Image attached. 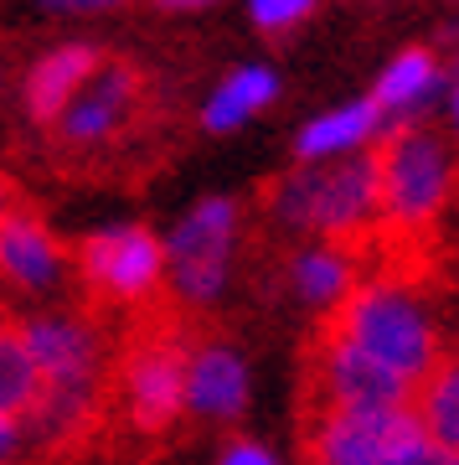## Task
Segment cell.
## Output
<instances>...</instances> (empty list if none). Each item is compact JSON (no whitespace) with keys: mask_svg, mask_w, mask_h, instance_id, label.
I'll use <instances>...</instances> for the list:
<instances>
[{"mask_svg":"<svg viewBox=\"0 0 459 465\" xmlns=\"http://www.w3.org/2000/svg\"><path fill=\"white\" fill-rule=\"evenodd\" d=\"M315 11V0H248V16L263 32H289Z\"/></svg>","mask_w":459,"mask_h":465,"instance_id":"44dd1931","label":"cell"},{"mask_svg":"<svg viewBox=\"0 0 459 465\" xmlns=\"http://www.w3.org/2000/svg\"><path fill=\"white\" fill-rule=\"evenodd\" d=\"M377 202L382 217L393 228H428L444 213V202L454 192V150L444 145L434 130L403 124L382 140L377 150Z\"/></svg>","mask_w":459,"mask_h":465,"instance_id":"3957f363","label":"cell"},{"mask_svg":"<svg viewBox=\"0 0 459 465\" xmlns=\"http://www.w3.org/2000/svg\"><path fill=\"white\" fill-rule=\"evenodd\" d=\"M186 409L201 419H238L248 409V362L228 341L186 351Z\"/></svg>","mask_w":459,"mask_h":465,"instance_id":"7c38bea8","label":"cell"},{"mask_svg":"<svg viewBox=\"0 0 459 465\" xmlns=\"http://www.w3.org/2000/svg\"><path fill=\"white\" fill-rule=\"evenodd\" d=\"M109 5H124V0H42V11H52V16H88V11H109Z\"/></svg>","mask_w":459,"mask_h":465,"instance_id":"603a6c76","label":"cell"},{"mask_svg":"<svg viewBox=\"0 0 459 465\" xmlns=\"http://www.w3.org/2000/svg\"><path fill=\"white\" fill-rule=\"evenodd\" d=\"M454 63H459V32H454Z\"/></svg>","mask_w":459,"mask_h":465,"instance_id":"83f0119b","label":"cell"},{"mask_svg":"<svg viewBox=\"0 0 459 465\" xmlns=\"http://www.w3.org/2000/svg\"><path fill=\"white\" fill-rule=\"evenodd\" d=\"M449 109H454V134H459V84H454V99H449Z\"/></svg>","mask_w":459,"mask_h":465,"instance_id":"4316f807","label":"cell"},{"mask_svg":"<svg viewBox=\"0 0 459 465\" xmlns=\"http://www.w3.org/2000/svg\"><path fill=\"white\" fill-rule=\"evenodd\" d=\"M326 336H341L346 347H356L361 357L382 362L387 372H397V378H408L413 388L444 362L439 331H434L428 311L393 280L356 284V290L336 305Z\"/></svg>","mask_w":459,"mask_h":465,"instance_id":"6da1fadb","label":"cell"},{"mask_svg":"<svg viewBox=\"0 0 459 465\" xmlns=\"http://www.w3.org/2000/svg\"><path fill=\"white\" fill-rule=\"evenodd\" d=\"M238 238V207L228 197H201L165 238V274L186 305H212L228 290V253Z\"/></svg>","mask_w":459,"mask_h":465,"instance_id":"277c9868","label":"cell"},{"mask_svg":"<svg viewBox=\"0 0 459 465\" xmlns=\"http://www.w3.org/2000/svg\"><path fill=\"white\" fill-rule=\"evenodd\" d=\"M16 445H21V424L0 414V460H11V455H16Z\"/></svg>","mask_w":459,"mask_h":465,"instance_id":"cb8c5ba5","label":"cell"},{"mask_svg":"<svg viewBox=\"0 0 459 465\" xmlns=\"http://www.w3.org/2000/svg\"><path fill=\"white\" fill-rule=\"evenodd\" d=\"M413 409H326L310 430V465H382Z\"/></svg>","mask_w":459,"mask_h":465,"instance_id":"ba28073f","label":"cell"},{"mask_svg":"<svg viewBox=\"0 0 459 465\" xmlns=\"http://www.w3.org/2000/svg\"><path fill=\"white\" fill-rule=\"evenodd\" d=\"M165 11H201V5H217V0H161Z\"/></svg>","mask_w":459,"mask_h":465,"instance_id":"d4e9b609","label":"cell"},{"mask_svg":"<svg viewBox=\"0 0 459 465\" xmlns=\"http://www.w3.org/2000/svg\"><path fill=\"white\" fill-rule=\"evenodd\" d=\"M222 465H279V460H274V450L253 445V440H232L222 450Z\"/></svg>","mask_w":459,"mask_h":465,"instance_id":"7402d4cb","label":"cell"},{"mask_svg":"<svg viewBox=\"0 0 459 465\" xmlns=\"http://www.w3.org/2000/svg\"><path fill=\"white\" fill-rule=\"evenodd\" d=\"M320 399L326 409H361V414H377V409H413V382L387 372L382 362L361 357L356 347H346L341 336L320 341Z\"/></svg>","mask_w":459,"mask_h":465,"instance_id":"52a82bcc","label":"cell"},{"mask_svg":"<svg viewBox=\"0 0 459 465\" xmlns=\"http://www.w3.org/2000/svg\"><path fill=\"white\" fill-rule=\"evenodd\" d=\"M382 130V114L372 99L361 104H341V109H330V114L310 119L295 140V155L305 166H326V161H346V155H361V150L377 140Z\"/></svg>","mask_w":459,"mask_h":465,"instance_id":"4fadbf2b","label":"cell"},{"mask_svg":"<svg viewBox=\"0 0 459 465\" xmlns=\"http://www.w3.org/2000/svg\"><path fill=\"white\" fill-rule=\"evenodd\" d=\"M295 290L305 305H320V311H336L351 290H356V274H351V253L341 243H310V249L295 253Z\"/></svg>","mask_w":459,"mask_h":465,"instance_id":"e0dca14e","label":"cell"},{"mask_svg":"<svg viewBox=\"0 0 459 465\" xmlns=\"http://www.w3.org/2000/svg\"><path fill=\"white\" fill-rule=\"evenodd\" d=\"M274 99H279V73L248 63V67H238V73H228V78L217 84L212 99L201 104V124L212 134H228V130H238V124H248L259 109H269Z\"/></svg>","mask_w":459,"mask_h":465,"instance_id":"2e32d148","label":"cell"},{"mask_svg":"<svg viewBox=\"0 0 459 465\" xmlns=\"http://www.w3.org/2000/svg\"><path fill=\"white\" fill-rule=\"evenodd\" d=\"M140 94V78H134V67L114 63V67H99L83 94L67 104L63 114H57V134H63L67 145H99L109 134H119V124L130 119V104Z\"/></svg>","mask_w":459,"mask_h":465,"instance_id":"8fae6325","label":"cell"},{"mask_svg":"<svg viewBox=\"0 0 459 465\" xmlns=\"http://www.w3.org/2000/svg\"><path fill=\"white\" fill-rule=\"evenodd\" d=\"M36 403H42V372L21 341V326L0 321V414L21 424V419H32Z\"/></svg>","mask_w":459,"mask_h":465,"instance_id":"ac0fdd59","label":"cell"},{"mask_svg":"<svg viewBox=\"0 0 459 465\" xmlns=\"http://www.w3.org/2000/svg\"><path fill=\"white\" fill-rule=\"evenodd\" d=\"M99 73V52L88 42H67L52 47L42 63L26 73V114L32 119H57L67 104L83 94V84Z\"/></svg>","mask_w":459,"mask_h":465,"instance_id":"5bb4252c","label":"cell"},{"mask_svg":"<svg viewBox=\"0 0 459 465\" xmlns=\"http://www.w3.org/2000/svg\"><path fill=\"white\" fill-rule=\"evenodd\" d=\"M274 217L289 228L320 232V243H346L366 232L382 217L377 202V155H346V161H326V166H305L295 176H284L269 197Z\"/></svg>","mask_w":459,"mask_h":465,"instance_id":"7a4b0ae2","label":"cell"},{"mask_svg":"<svg viewBox=\"0 0 459 465\" xmlns=\"http://www.w3.org/2000/svg\"><path fill=\"white\" fill-rule=\"evenodd\" d=\"M382 465H459V455H449V450H439L434 440L424 434V424H418V414L403 424V434L393 440V450H387V460Z\"/></svg>","mask_w":459,"mask_h":465,"instance_id":"ffe728a7","label":"cell"},{"mask_svg":"<svg viewBox=\"0 0 459 465\" xmlns=\"http://www.w3.org/2000/svg\"><path fill=\"white\" fill-rule=\"evenodd\" d=\"M413 414H418V424H424V434L434 440V445L449 450V455H459V357L439 362L424 378L418 409H413Z\"/></svg>","mask_w":459,"mask_h":465,"instance_id":"d6986e66","label":"cell"},{"mask_svg":"<svg viewBox=\"0 0 459 465\" xmlns=\"http://www.w3.org/2000/svg\"><path fill=\"white\" fill-rule=\"evenodd\" d=\"M5 213H11V182L0 176V223H5Z\"/></svg>","mask_w":459,"mask_h":465,"instance_id":"484cf974","label":"cell"},{"mask_svg":"<svg viewBox=\"0 0 459 465\" xmlns=\"http://www.w3.org/2000/svg\"><path fill=\"white\" fill-rule=\"evenodd\" d=\"M439 78H444L439 57L424 52V47H408L382 67L377 88H372V104H377L382 119H413L434 94H439Z\"/></svg>","mask_w":459,"mask_h":465,"instance_id":"9a60e30c","label":"cell"},{"mask_svg":"<svg viewBox=\"0 0 459 465\" xmlns=\"http://www.w3.org/2000/svg\"><path fill=\"white\" fill-rule=\"evenodd\" d=\"M124 399L140 430H165L186 409V351L171 341H145L124 367Z\"/></svg>","mask_w":459,"mask_h":465,"instance_id":"9c48e42d","label":"cell"},{"mask_svg":"<svg viewBox=\"0 0 459 465\" xmlns=\"http://www.w3.org/2000/svg\"><path fill=\"white\" fill-rule=\"evenodd\" d=\"M83 280L119 300H140L150 295L165 274V243L150 228H103L83 243Z\"/></svg>","mask_w":459,"mask_h":465,"instance_id":"5b68a950","label":"cell"},{"mask_svg":"<svg viewBox=\"0 0 459 465\" xmlns=\"http://www.w3.org/2000/svg\"><path fill=\"white\" fill-rule=\"evenodd\" d=\"M21 341L42 372V393H83L93 399L99 388V336L78 316H32L21 326Z\"/></svg>","mask_w":459,"mask_h":465,"instance_id":"8992f818","label":"cell"},{"mask_svg":"<svg viewBox=\"0 0 459 465\" xmlns=\"http://www.w3.org/2000/svg\"><path fill=\"white\" fill-rule=\"evenodd\" d=\"M63 274H67V249L57 243V232L36 213L11 207L5 223H0V280L26 290V295H42Z\"/></svg>","mask_w":459,"mask_h":465,"instance_id":"30bf717a","label":"cell"}]
</instances>
